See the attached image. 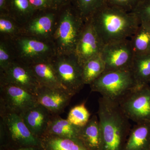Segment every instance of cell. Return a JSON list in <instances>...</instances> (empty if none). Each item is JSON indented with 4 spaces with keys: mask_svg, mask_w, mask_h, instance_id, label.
Segmentation results:
<instances>
[{
    "mask_svg": "<svg viewBox=\"0 0 150 150\" xmlns=\"http://www.w3.org/2000/svg\"><path fill=\"white\" fill-rule=\"evenodd\" d=\"M90 116V113L86 107L85 103H82L70 109L67 119L75 126L83 127L89 121Z\"/></svg>",
    "mask_w": 150,
    "mask_h": 150,
    "instance_id": "obj_28",
    "label": "cell"
},
{
    "mask_svg": "<svg viewBox=\"0 0 150 150\" xmlns=\"http://www.w3.org/2000/svg\"><path fill=\"white\" fill-rule=\"evenodd\" d=\"M36 96L18 86L0 84V112L22 116L38 104Z\"/></svg>",
    "mask_w": 150,
    "mask_h": 150,
    "instance_id": "obj_8",
    "label": "cell"
},
{
    "mask_svg": "<svg viewBox=\"0 0 150 150\" xmlns=\"http://www.w3.org/2000/svg\"><path fill=\"white\" fill-rule=\"evenodd\" d=\"M8 0H0V14H7Z\"/></svg>",
    "mask_w": 150,
    "mask_h": 150,
    "instance_id": "obj_34",
    "label": "cell"
},
{
    "mask_svg": "<svg viewBox=\"0 0 150 150\" xmlns=\"http://www.w3.org/2000/svg\"><path fill=\"white\" fill-rule=\"evenodd\" d=\"M51 61L60 83L74 96L85 85L82 76V67L74 54L57 55Z\"/></svg>",
    "mask_w": 150,
    "mask_h": 150,
    "instance_id": "obj_7",
    "label": "cell"
},
{
    "mask_svg": "<svg viewBox=\"0 0 150 150\" xmlns=\"http://www.w3.org/2000/svg\"><path fill=\"white\" fill-rule=\"evenodd\" d=\"M38 103L48 109L52 115L64 111L74 96L67 90L39 86L35 93Z\"/></svg>",
    "mask_w": 150,
    "mask_h": 150,
    "instance_id": "obj_14",
    "label": "cell"
},
{
    "mask_svg": "<svg viewBox=\"0 0 150 150\" xmlns=\"http://www.w3.org/2000/svg\"><path fill=\"white\" fill-rule=\"evenodd\" d=\"M12 42L16 61L29 66L50 60L56 55L52 41L21 35Z\"/></svg>",
    "mask_w": 150,
    "mask_h": 150,
    "instance_id": "obj_6",
    "label": "cell"
},
{
    "mask_svg": "<svg viewBox=\"0 0 150 150\" xmlns=\"http://www.w3.org/2000/svg\"><path fill=\"white\" fill-rule=\"evenodd\" d=\"M80 128L73 125L67 119L61 118L59 115H52L44 136L79 139Z\"/></svg>",
    "mask_w": 150,
    "mask_h": 150,
    "instance_id": "obj_17",
    "label": "cell"
},
{
    "mask_svg": "<svg viewBox=\"0 0 150 150\" xmlns=\"http://www.w3.org/2000/svg\"><path fill=\"white\" fill-rule=\"evenodd\" d=\"M123 150H150V122L137 123L131 129Z\"/></svg>",
    "mask_w": 150,
    "mask_h": 150,
    "instance_id": "obj_16",
    "label": "cell"
},
{
    "mask_svg": "<svg viewBox=\"0 0 150 150\" xmlns=\"http://www.w3.org/2000/svg\"><path fill=\"white\" fill-rule=\"evenodd\" d=\"M90 86L92 92L118 103L138 87L131 69L104 72Z\"/></svg>",
    "mask_w": 150,
    "mask_h": 150,
    "instance_id": "obj_4",
    "label": "cell"
},
{
    "mask_svg": "<svg viewBox=\"0 0 150 150\" xmlns=\"http://www.w3.org/2000/svg\"><path fill=\"white\" fill-rule=\"evenodd\" d=\"M0 149L24 146H40L20 115L0 112Z\"/></svg>",
    "mask_w": 150,
    "mask_h": 150,
    "instance_id": "obj_5",
    "label": "cell"
},
{
    "mask_svg": "<svg viewBox=\"0 0 150 150\" xmlns=\"http://www.w3.org/2000/svg\"><path fill=\"white\" fill-rule=\"evenodd\" d=\"M141 0H106L109 5L126 11L131 12Z\"/></svg>",
    "mask_w": 150,
    "mask_h": 150,
    "instance_id": "obj_30",
    "label": "cell"
},
{
    "mask_svg": "<svg viewBox=\"0 0 150 150\" xmlns=\"http://www.w3.org/2000/svg\"><path fill=\"white\" fill-rule=\"evenodd\" d=\"M52 115L46 108L38 103L21 117L33 135L39 139L45 134Z\"/></svg>",
    "mask_w": 150,
    "mask_h": 150,
    "instance_id": "obj_15",
    "label": "cell"
},
{
    "mask_svg": "<svg viewBox=\"0 0 150 150\" xmlns=\"http://www.w3.org/2000/svg\"><path fill=\"white\" fill-rule=\"evenodd\" d=\"M7 14L22 27L31 18L35 11L28 0H8Z\"/></svg>",
    "mask_w": 150,
    "mask_h": 150,
    "instance_id": "obj_21",
    "label": "cell"
},
{
    "mask_svg": "<svg viewBox=\"0 0 150 150\" xmlns=\"http://www.w3.org/2000/svg\"><path fill=\"white\" fill-rule=\"evenodd\" d=\"M86 22L72 4L58 10L52 41L57 55L74 54Z\"/></svg>",
    "mask_w": 150,
    "mask_h": 150,
    "instance_id": "obj_3",
    "label": "cell"
},
{
    "mask_svg": "<svg viewBox=\"0 0 150 150\" xmlns=\"http://www.w3.org/2000/svg\"><path fill=\"white\" fill-rule=\"evenodd\" d=\"M79 139L89 150H101V137L98 117L93 115L85 126L81 127Z\"/></svg>",
    "mask_w": 150,
    "mask_h": 150,
    "instance_id": "obj_19",
    "label": "cell"
},
{
    "mask_svg": "<svg viewBox=\"0 0 150 150\" xmlns=\"http://www.w3.org/2000/svg\"><path fill=\"white\" fill-rule=\"evenodd\" d=\"M105 2L106 0H73L71 4L86 22Z\"/></svg>",
    "mask_w": 150,
    "mask_h": 150,
    "instance_id": "obj_26",
    "label": "cell"
},
{
    "mask_svg": "<svg viewBox=\"0 0 150 150\" xmlns=\"http://www.w3.org/2000/svg\"><path fill=\"white\" fill-rule=\"evenodd\" d=\"M73 0H53V8L59 10L65 6L71 4Z\"/></svg>",
    "mask_w": 150,
    "mask_h": 150,
    "instance_id": "obj_32",
    "label": "cell"
},
{
    "mask_svg": "<svg viewBox=\"0 0 150 150\" xmlns=\"http://www.w3.org/2000/svg\"><path fill=\"white\" fill-rule=\"evenodd\" d=\"M124 114L136 123L150 122V86L137 87L118 102Z\"/></svg>",
    "mask_w": 150,
    "mask_h": 150,
    "instance_id": "obj_9",
    "label": "cell"
},
{
    "mask_svg": "<svg viewBox=\"0 0 150 150\" xmlns=\"http://www.w3.org/2000/svg\"><path fill=\"white\" fill-rule=\"evenodd\" d=\"M35 11L53 8V0H28Z\"/></svg>",
    "mask_w": 150,
    "mask_h": 150,
    "instance_id": "obj_31",
    "label": "cell"
},
{
    "mask_svg": "<svg viewBox=\"0 0 150 150\" xmlns=\"http://www.w3.org/2000/svg\"><path fill=\"white\" fill-rule=\"evenodd\" d=\"M104 45L91 21L89 20L86 22L81 33L74 54L82 67L89 59L100 55Z\"/></svg>",
    "mask_w": 150,
    "mask_h": 150,
    "instance_id": "obj_12",
    "label": "cell"
},
{
    "mask_svg": "<svg viewBox=\"0 0 150 150\" xmlns=\"http://www.w3.org/2000/svg\"><path fill=\"white\" fill-rule=\"evenodd\" d=\"M58 10L36 11L22 27V35L52 41L58 17Z\"/></svg>",
    "mask_w": 150,
    "mask_h": 150,
    "instance_id": "obj_11",
    "label": "cell"
},
{
    "mask_svg": "<svg viewBox=\"0 0 150 150\" xmlns=\"http://www.w3.org/2000/svg\"><path fill=\"white\" fill-rule=\"evenodd\" d=\"M105 71V65L100 55L86 62L82 67V76L85 85L91 84Z\"/></svg>",
    "mask_w": 150,
    "mask_h": 150,
    "instance_id": "obj_24",
    "label": "cell"
},
{
    "mask_svg": "<svg viewBox=\"0 0 150 150\" xmlns=\"http://www.w3.org/2000/svg\"><path fill=\"white\" fill-rule=\"evenodd\" d=\"M149 83H150V82H149Z\"/></svg>",
    "mask_w": 150,
    "mask_h": 150,
    "instance_id": "obj_35",
    "label": "cell"
},
{
    "mask_svg": "<svg viewBox=\"0 0 150 150\" xmlns=\"http://www.w3.org/2000/svg\"><path fill=\"white\" fill-rule=\"evenodd\" d=\"M16 61V55L12 41L0 39V72L5 71Z\"/></svg>",
    "mask_w": 150,
    "mask_h": 150,
    "instance_id": "obj_27",
    "label": "cell"
},
{
    "mask_svg": "<svg viewBox=\"0 0 150 150\" xmlns=\"http://www.w3.org/2000/svg\"><path fill=\"white\" fill-rule=\"evenodd\" d=\"M0 150H42L40 146H24L7 149H2Z\"/></svg>",
    "mask_w": 150,
    "mask_h": 150,
    "instance_id": "obj_33",
    "label": "cell"
},
{
    "mask_svg": "<svg viewBox=\"0 0 150 150\" xmlns=\"http://www.w3.org/2000/svg\"><path fill=\"white\" fill-rule=\"evenodd\" d=\"M98 103L101 150H123L131 129L130 120L118 103L102 96Z\"/></svg>",
    "mask_w": 150,
    "mask_h": 150,
    "instance_id": "obj_1",
    "label": "cell"
},
{
    "mask_svg": "<svg viewBox=\"0 0 150 150\" xmlns=\"http://www.w3.org/2000/svg\"><path fill=\"white\" fill-rule=\"evenodd\" d=\"M7 84L18 86L35 95L40 86L30 66L17 61L0 72V84Z\"/></svg>",
    "mask_w": 150,
    "mask_h": 150,
    "instance_id": "obj_13",
    "label": "cell"
},
{
    "mask_svg": "<svg viewBox=\"0 0 150 150\" xmlns=\"http://www.w3.org/2000/svg\"><path fill=\"white\" fill-rule=\"evenodd\" d=\"M104 44L129 39L140 24L131 12L108 4L100 7L90 19Z\"/></svg>",
    "mask_w": 150,
    "mask_h": 150,
    "instance_id": "obj_2",
    "label": "cell"
},
{
    "mask_svg": "<svg viewBox=\"0 0 150 150\" xmlns=\"http://www.w3.org/2000/svg\"><path fill=\"white\" fill-rule=\"evenodd\" d=\"M21 35V25L7 14H0V39L13 41Z\"/></svg>",
    "mask_w": 150,
    "mask_h": 150,
    "instance_id": "obj_25",
    "label": "cell"
},
{
    "mask_svg": "<svg viewBox=\"0 0 150 150\" xmlns=\"http://www.w3.org/2000/svg\"><path fill=\"white\" fill-rule=\"evenodd\" d=\"M140 25L150 28V0H141L131 12Z\"/></svg>",
    "mask_w": 150,
    "mask_h": 150,
    "instance_id": "obj_29",
    "label": "cell"
},
{
    "mask_svg": "<svg viewBox=\"0 0 150 150\" xmlns=\"http://www.w3.org/2000/svg\"><path fill=\"white\" fill-rule=\"evenodd\" d=\"M51 59L29 66L40 86L66 89L58 79Z\"/></svg>",
    "mask_w": 150,
    "mask_h": 150,
    "instance_id": "obj_18",
    "label": "cell"
},
{
    "mask_svg": "<svg viewBox=\"0 0 150 150\" xmlns=\"http://www.w3.org/2000/svg\"><path fill=\"white\" fill-rule=\"evenodd\" d=\"M131 70L138 87L149 85L150 81V54L135 55Z\"/></svg>",
    "mask_w": 150,
    "mask_h": 150,
    "instance_id": "obj_22",
    "label": "cell"
},
{
    "mask_svg": "<svg viewBox=\"0 0 150 150\" xmlns=\"http://www.w3.org/2000/svg\"><path fill=\"white\" fill-rule=\"evenodd\" d=\"M129 39L135 55L150 54V28L140 25Z\"/></svg>",
    "mask_w": 150,
    "mask_h": 150,
    "instance_id": "obj_23",
    "label": "cell"
},
{
    "mask_svg": "<svg viewBox=\"0 0 150 150\" xmlns=\"http://www.w3.org/2000/svg\"><path fill=\"white\" fill-rule=\"evenodd\" d=\"M100 56L107 72L131 69L135 54L130 39H126L105 44Z\"/></svg>",
    "mask_w": 150,
    "mask_h": 150,
    "instance_id": "obj_10",
    "label": "cell"
},
{
    "mask_svg": "<svg viewBox=\"0 0 150 150\" xmlns=\"http://www.w3.org/2000/svg\"><path fill=\"white\" fill-rule=\"evenodd\" d=\"M39 139L42 150H89L79 139L44 135Z\"/></svg>",
    "mask_w": 150,
    "mask_h": 150,
    "instance_id": "obj_20",
    "label": "cell"
}]
</instances>
